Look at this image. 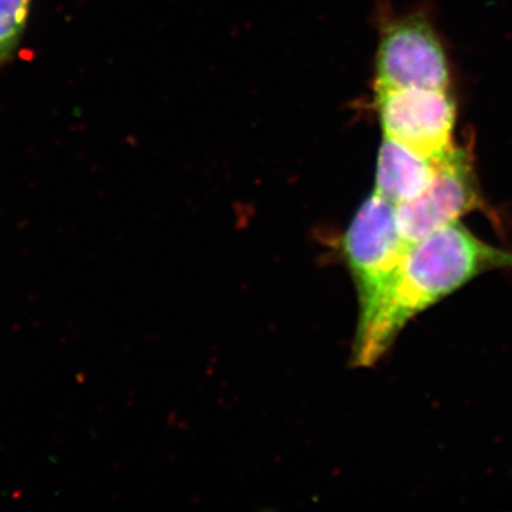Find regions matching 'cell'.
<instances>
[{"mask_svg":"<svg viewBox=\"0 0 512 512\" xmlns=\"http://www.w3.org/2000/svg\"><path fill=\"white\" fill-rule=\"evenodd\" d=\"M497 269H512V251L481 241L460 221L410 245L375 313L357 326L356 365H375L410 320Z\"/></svg>","mask_w":512,"mask_h":512,"instance_id":"1","label":"cell"},{"mask_svg":"<svg viewBox=\"0 0 512 512\" xmlns=\"http://www.w3.org/2000/svg\"><path fill=\"white\" fill-rule=\"evenodd\" d=\"M409 247L397 227L396 205L373 192L343 238V254L359 293V325L375 313Z\"/></svg>","mask_w":512,"mask_h":512,"instance_id":"2","label":"cell"},{"mask_svg":"<svg viewBox=\"0 0 512 512\" xmlns=\"http://www.w3.org/2000/svg\"><path fill=\"white\" fill-rule=\"evenodd\" d=\"M384 137L440 160L454 148L456 101L448 90L376 87Z\"/></svg>","mask_w":512,"mask_h":512,"instance_id":"3","label":"cell"},{"mask_svg":"<svg viewBox=\"0 0 512 512\" xmlns=\"http://www.w3.org/2000/svg\"><path fill=\"white\" fill-rule=\"evenodd\" d=\"M450 67L439 36L421 16L390 23L377 50L376 87L448 90Z\"/></svg>","mask_w":512,"mask_h":512,"instance_id":"4","label":"cell"},{"mask_svg":"<svg viewBox=\"0 0 512 512\" xmlns=\"http://www.w3.org/2000/svg\"><path fill=\"white\" fill-rule=\"evenodd\" d=\"M480 204L476 178L464 150L454 147L423 194L396 205L400 235L412 245L460 220Z\"/></svg>","mask_w":512,"mask_h":512,"instance_id":"5","label":"cell"},{"mask_svg":"<svg viewBox=\"0 0 512 512\" xmlns=\"http://www.w3.org/2000/svg\"><path fill=\"white\" fill-rule=\"evenodd\" d=\"M447 156L436 160L384 137L376 167V194L394 205L423 194L436 180Z\"/></svg>","mask_w":512,"mask_h":512,"instance_id":"6","label":"cell"},{"mask_svg":"<svg viewBox=\"0 0 512 512\" xmlns=\"http://www.w3.org/2000/svg\"><path fill=\"white\" fill-rule=\"evenodd\" d=\"M33 0H0V67L19 49Z\"/></svg>","mask_w":512,"mask_h":512,"instance_id":"7","label":"cell"}]
</instances>
